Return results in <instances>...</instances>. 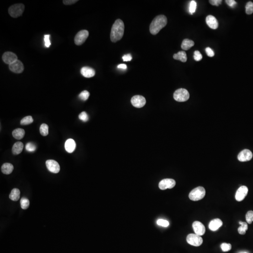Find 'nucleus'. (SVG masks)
<instances>
[{"mask_svg": "<svg viewBox=\"0 0 253 253\" xmlns=\"http://www.w3.org/2000/svg\"><path fill=\"white\" fill-rule=\"evenodd\" d=\"M124 32V24L121 19L116 20L112 27L110 39L112 42L120 41L123 37Z\"/></svg>", "mask_w": 253, "mask_h": 253, "instance_id": "f257e3e1", "label": "nucleus"}, {"mask_svg": "<svg viewBox=\"0 0 253 253\" xmlns=\"http://www.w3.org/2000/svg\"><path fill=\"white\" fill-rule=\"evenodd\" d=\"M168 23V19L164 15H159L152 20L150 26V31L152 35H156L160 30L165 27Z\"/></svg>", "mask_w": 253, "mask_h": 253, "instance_id": "f03ea898", "label": "nucleus"}, {"mask_svg": "<svg viewBox=\"0 0 253 253\" xmlns=\"http://www.w3.org/2000/svg\"><path fill=\"white\" fill-rule=\"evenodd\" d=\"M206 191L203 187H198L192 190L189 194V198L191 200L197 201L203 198L205 196Z\"/></svg>", "mask_w": 253, "mask_h": 253, "instance_id": "7ed1b4c3", "label": "nucleus"}, {"mask_svg": "<svg viewBox=\"0 0 253 253\" xmlns=\"http://www.w3.org/2000/svg\"><path fill=\"white\" fill-rule=\"evenodd\" d=\"M25 10V6L23 4H16L10 7L9 13L11 17L17 18L22 16Z\"/></svg>", "mask_w": 253, "mask_h": 253, "instance_id": "20e7f679", "label": "nucleus"}, {"mask_svg": "<svg viewBox=\"0 0 253 253\" xmlns=\"http://www.w3.org/2000/svg\"><path fill=\"white\" fill-rule=\"evenodd\" d=\"M174 98L177 101H186L190 98V93L185 89L180 88L174 92Z\"/></svg>", "mask_w": 253, "mask_h": 253, "instance_id": "39448f33", "label": "nucleus"}, {"mask_svg": "<svg viewBox=\"0 0 253 253\" xmlns=\"http://www.w3.org/2000/svg\"><path fill=\"white\" fill-rule=\"evenodd\" d=\"M187 241L192 246L198 247L203 243V239L199 235L195 234H191L187 237Z\"/></svg>", "mask_w": 253, "mask_h": 253, "instance_id": "423d86ee", "label": "nucleus"}, {"mask_svg": "<svg viewBox=\"0 0 253 253\" xmlns=\"http://www.w3.org/2000/svg\"><path fill=\"white\" fill-rule=\"evenodd\" d=\"M89 32L87 30H82L78 32L75 37V44L77 45H81L85 41L89 36Z\"/></svg>", "mask_w": 253, "mask_h": 253, "instance_id": "0eeeda50", "label": "nucleus"}, {"mask_svg": "<svg viewBox=\"0 0 253 253\" xmlns=\"http://www.w3.org/2000/svg\"><path fill=\"white\" fill-rule=\"evenodd\" d=\"M176 185V182L174 179H165L162 180L159 182V187L160 190H165L168 188H173Z\"/></svg>", "mask_w": 253, "mask_h": 253, "instance_id": "6e6552de", "label": "nucleus"}, {"mask_svg": "<svg viewBox=\"0 0 253 253\" xmlns=\"http://www.w3.org/2000/svg\"><path fill=\"white\" fill-rule=\"evenodd\" d=\"M248 189L245 186H242L238 189L235 194V199L238 202H241L244 199L248 193Z\"/></svg>", "mask_w": 253, "mask_h": 253, "instance_id": "1a4fd4ad", "label": "nucleus"}, {"mask_svg": "<svg viewBox=\"0 0 253 253\" xmlns=\"http://www.w3.org/2000/svg\"><path fill=\"white\" fill-rule=\"evenodd\" d=\"M131 104L136 108H143L146 104V99L143 96L140 95L134 96L131 99Z\"/></svg>", "mask_w": 253, "mask_h": 253, "instance_id": "9d476101", "label": "nucleus"}, {"mask_svg": "<svg viewBox=\"0 0 253 253\" xmlns=\"http://www.w3.org/2000/svg\"><path fill=\"white\" fill-rule=\"evenodd\" d=\"M46 166L50 172L57 174L60 172V166L57 162L54 160H48L46 162Z\"/></svg>", "mask_w": 253, "mask_h": 253, "instance_id": "9b49d317", "label": "nucleus"}, {"mask_svg": "<svg viewBox=\"0 0 253 253\" xmlns=\"http://www.w3.org/2000/svg\"><path fill=\"white\" fill-rule=\"evenodd\" d=\"M253 154L250 150L245 149L240 152L238 155V159L241 162H246L252 159Z\"/></svg>", "mask_w": 253, "mask_h": 253, "instance_id": "f8f14e48", "label": "nucleus"}, {"mask_svg": "<svg viewBox=\"0 0 253 253\" xmlns=\"http://www.w3.org/2000/svg\"><path fill=\"white\" fill-rule=\"evenodd\" d=\"M192 227L195 234L198 235L202 236L205 232V227L203 224L200 222L198 221H194L192 224Z\"/></svg>", "mask_w": 253, "mask_h": 253, "instance_id": "ddd939ff", "label": "nucleus"}, {"mask_svg": "<svg viewBox=\"0 0 253 253\" xmlns=\"http://www.w3.org/2000/svg\"><path fill=\"white\" fill-rule=\"evenodd\" d=\"M9 69L15 73H21L24 70L23 64L21 61L17 60L14 63L9 65Z\"/></svg>", "mask_w": 253, "mask_h": 253, "instance_id": "4468645a", "label": "nucleus"}, {"mask_svg": "<svg viewBox=\"0 0 253 253\" xmlns=\"http://www.w3.org/2000/svg\"><path fill=\"white\" fill-rule=\"evenodd\" d=\"M3 60L5 63L10 65L17 61V57L13 53L10 52H7L4 53L3 54Z\"/></svg>", "mask_w": 253, "mask_h": 253, "instance_id": "2eb2a0df", "label": "nucleus"}, {"mask_svg": "<svg viewBox=\"0 0 253 253\" xmlns=\"http://www.w3.org/2000/svg\"><path fill=\"white\" fill-rule=\"evenodd\" d=\"M206 22L209 27L212 29H216L219 26L218 20L215 17L212 15H209L207 17Z\"/></svg>", "mask_w": 253, "mask_h": 253, "instance_id": "dca6fc26", "label": "nucleus"}, {"mask_svg": "<svg viewBox=\"0 0 253 253\" xmlns=\"http://www.w3.org/2000/svg\"><path fill=\"white\" fill-rule=\"evenodd\" d=\"M223 222L220 219H213L209 225V227L212 231H216L218 230L220 227L222 226Z\"/></svg>", "mask_w": 253, "mask_h": 253, "instance_id": "f3484780", "label": "nucleus"}, {"mask_svg": "<svg viewBox=\"0 0 253 253\" xmlns=\"http://www.w3.org/2000/svg\"><path fill=\"white\" fill-rule=\"evenodd\" d=\"M81 73L84 77L91 78L95 75L94 69L89 67H83L81 69Z\"/></svg>", "mask_w": 253, "mask_h": 253, "instance_id": "a211bd4d", "label": "nucleus"}, {"mask_svg": "<svg viewBox=\"0 0 253 253\" xmlns=\"http://www.w3.org/2000/svg\"><path fill=\"white\" fill-rule=\"evenodd\" d=\"M76 144L75 141L72 139H69L66 141L65 148L68 153H72L76 149Z\"/></svg>", "mask_w": 253, "mask_h": 253, "instance_id": "6ab92c4d", "label": "nucleus"}, {"mask_svg": "<svg viewBox=\"0 0 253 253\" xmlns=\"http://www.w3.org/2000/svg\"><path fill=\"white\" fill-rule=\"evenodd\" d=\"M23 144L22 142H16L13 146L12 150L13 154L14 155H18L21 153L23 150Z\"/></svg>", "mask_w": 253, "mask_h": 253, "instance_id": "aec40b11", "label": "nucleus"}, {"mask_svg": "<svg viewBox=\"0 0 253 253\" xmlns=\"http://www.w3.org/2000/svg\"><path fill=\"white\" fill-rule=\"evenodd\" d=\"M14 166L10 163H4L1 166V170L3 174H10L13 171Z\"/></svg>", "mask_w": 253, "mask_h": 253, "instance_id": "412c9836", "label": "nucleus"}, {"mask_svg": "<svg viewBox=\"0 0 253 253\" xmlns=\"http://www.w3.org/2000/svg\"><path fill=\"white\" fill-rule=\"evenodd\" d=\"M174 59L179 60L183 63H185L187 61V54L185 51H180L177 54H174L173 56Z\"/></svg>", "mask_w": 253, "mask_h": 253, "instance_id": "4be33fe9", "label": "nucleus"}, {"mask_svg": "<svg viewBox=\"0 0 253 253\" xmlns=\"http://www.w3.org/2000/svg\"><path fill=\"white\" fill-rule=\"evenodd\" d=\"M25 134V130H23L22 128H17L14 130L12 132L13 136L16 139H21L24 137Z\"/></svg>", "mask_w": 253, "mask_h": 253, "instance_id": "5701e85b", "label": "nucleus"}, {"mask_svg": "<svg viewBox=\"0 0 253 253\" xmlns=\"http://www.w3.org/2000/svg\"><path fill=\"white\" fill-rule=\"evenodd\" d=\"M20 192L18 188H14L9 195V197L11 200L17 201L19 199Z\"/></svg>", "mask_w": 253, "mask_h": 253, "instance_id": "b1692460", "label": "nucleus"}, {"mask_svg": "<svg viewBox=\"0 0 253 253\" xmlns=\"http://www.w3.org/2000/svg\"><path fill=\"white\" fill-rule=\"evenodd\" d=\"M194 45V43L193 41L186 39H184L182 41L181 45V48L184 50H188L193 47Z\"/></svg>", "mask_w": 253, "mask_h": 253, "instance_id": "393cba45", "label": "nucleus"}, {"mask_svg": "<svg viewBox=\"0 0 253 253\" xmlns=\"http://www.w3.org/2000/svg\"><path fill=\"white\" fill-rule=\"evenodd\" d=\"M241 226L238 229V231L240 234L244 235L246 234V231L248 229V225L247 223L244 222H239Z\"/></svg>", "mask_w": 253, "mask_h": 253, "instance_id": "a878e982", "label": "nucleus"}, {"mask_svg": "<svg viewBox=\"0 0 253 253\" xmlns=\"http://www.w3.org/2000/svg\"><path fill=\"white\" fill-rule=\"evenodd\" d=\"M20 205L21 208L23 210H26L28 209L29 207V200L26 197H22L20 200Z\"/></svg>", "mask_w": 253, "mask_h": 253, "instance_id": "bb28decb", "label": "nucleus"}, {"mask_svg": "<svg viewBox=\"0 0 253 253\" xmlns=\"http://www.w3.org/2000/svg\"><path fill=\"white\" fill-rule=\"evenodd\" d=\"M33 118L31 116H26L22 119L20 121V124L22 125H27L30 124L33 122Z\"/></svg>", "mask_w": 253, "mask_h": 253, "instance_id": "cd10ccee", "label": "nucleus"}, {"mask_svg": "<svg viewBox=\"0 0 253 253\" xmlns=\"http://www.w3.org/2000/svg\"><path fill=\"white\" fill-rule=\"evenodd\" d=\"M40 132L42 136H45L48 134V126L46 124L43 123L40 127Z\"/></svg>", "mask_w": 253, "mask_h": 253, "instance_id": "c85d7f7f", "label": "nucleus"}, {"mask_svg": "<svg viewBox=\"0 0 253 253\" xmlns=\"http://www.w3.org/2000/svg\"><path fill=\"white\" fill-rule=\"evenodd\" d=\"M246 12L248 15L252 14L253 13V3L249 1L246 5Z\"/></svg>", "mask_w": 253, "mask_h": 253, "instance_id": "c756f323", "label": "nucleus"}, {"mask_svg": "<svg viewBox=\"0 0 253 253\" xmlns=\"http://www.w3.org/2000/svg\"><path fill=\"white\" fill-rule=\"evenodd\" d=\"M90 93L88 91H83L80 93L79 95V98L81 100L86 101L88 99Z\"/></svg>", "mask_w": 253, "mask_h": 253, "instance_id": "7c9ffc66", "label": "nucleus"}, {"mask_svg": "<svg viewBox=\"0 0 253 253\" xmlns=\"http://www.w3.org/2000/svg\"><path fill=\"white\" fill-rule=\"evenodd\" d=\"M246 219L247 223L251 224L253 222V211L250 210L247 213Z\"/></svg>", "mask_w": 253, "mask_h": 253, "instance_id": "2f4dec72", "label": "nucleus"}, {"mask_svg": "<svg viewBox=\"0 0 253 253\" xmlns=\"http://www.w3.org/2000/svg\"><path fill=\"white\" fill-rule=\"evenodd\" d=\"M26 149L29 152H34L36 150V147L34 144L32 143H28L26 146Z\"/></svg>", "mask_w": 253, "mask_h": 253, "instance_id": "473e14b6", "label": "nucleus"}, {"mask_svg": "<svg viewBox=\"0 0 253 253\" xmlns=\"http://www.w3.org/2000/svg\"><path fill=\"white\" fill-rule=\"evenodd\" d=\"M197 4L194 1H192L190 3V12L191 14H193L194 13L196 12V9Z\"/></svg>", "mask_w": 253, "mask_h": 253, "instance_id": "72a5a7b5", "label": "nucleus"}, {"mask_svg": "<svg viewBox=\"0 0 253 253\" xmlns=\"http://www.w3.org/2000/svg\"><path fill=\"white\" fill-rule=\"evenodd\" d=\"M221 248L223 252H228L232 249V245L230 243H223L221 245Z\"/></svg>", "mask_w": 253, "mask_h": 253, "instance_id": "f704fd0d", "label": "nucleus"}, {"mask_svg": "<svg viewBox=\"0 0 253 253\" xmlns=\"http://www.w3.org/2000/svg\"><path fill=\"white\" fill-rule=\"evenodd\" d=\"M79 118L83 122H86L89 120L88 114L85 112H83L79 115Z\"/></svg>", "mask_w": 253, "mask_h": 253, "instance_id": "c9c22d12", "label": "nucleus"}, {"mask_svg": "<svg viewBox=\"0 0 253 253\" xmlns=\"http://www.w3.org/2000/svg\"><path fill=\"white\" fill-rule=\"evenodd\" d=\"M156 223L158 225H160V226H163V227H168L169 225V223L168 221L166 220H164L162 219H159L158 221H156Z\"/></svg>", "mask_w": 253, "mask_h": 253, "instance_id": "e433bc0d", "label": "nucleus"}, {"mask_svg": "<svg viewBox=\"0 0 253 253\" xmlns=\"http://www.w3.org/2000/svg\"><path fill=\"white\" fill-rule=\"evenodd\" d=\"M50 35H45L44 36V42H45V46L46 48H49L51 43L50 41Z\"/></svg>", "mask_w": 253, "mask_h": 253, "instance_id": "4c0bfd02", "label": "nucleus"}, {"mask_svg": "<svg viewBox=\"0 0 253 253\" xmlns=\"http://www.w3.org/2000/svg\"><path fill=\"white\" fill-rule=\"evenodd\" d=\"M194 58L196 61H200L203 58V56L199 51H196L194 52Z\"/></svg>", "mask_w": 253, "mask_h": 253, "instance_id": "58836bf2", "label": "nucleus"}, {"mask_svg": "<svg viewBox=\"0 0 253 253\" xmlns=\"http://www.w3.org/2000/svg\"><path fill=\"white\" fill-rule=\"evenodd\" d=\"M205 51L208 56L212 57L214 56L215 54H214V51L210 48H209V47L205 49Z\"/></svg>", "mask_w": 253, "mask_h": 253, "instance_id": "ea45409f", "label": "nucleus"}, {"mask_svg": "<svg viewBox=\"0 0 253 253\" xmlns=\"http://www.w3.org/2000/svg\"><path fill=\"white\" fill-rule=\"evenodd\" d=\"M209 2L212 5L219 6V5H220L222 3V0H210Z\"/></svg>", "mask_w": 253, "mask_h": 253, "instance_id": "a19ab883", "label": "nucleus"}, {"mask_svg": "<svg viewBox=\"0 0 253 253\" xmlns=\"http://www.w3.org/2000/svg\"><path fill=\"white\" fill-rule=\"evenodd\" d=\"M225 2L228 6L232 8L234 7L237 4L236 1L234 0H226Z\"/></svg>", "mask_w": 253, "mask_h": 253, "instance_id": "79ce46f5", "label": "nucleus"}, {"mask_svg": "<svg viewBox=\"0 0 253 253\" xmlns=\"http://www.w3.org/2000/svg\"><path fill=\"white\" fill-rule=\"evenodd\" d=\"M78 1L77 0H64L63 1V3L66 5H72L73 4L77 3Z\"/></svg>", "mask_w": 253, "mask_h": 253, "instance_id": "37998d69", "label": "nucleus"}, {"mask_svg": "<svg viewBox=\"0 0 253 253\" xmlns=\"http://www.w3.org/2000/svg\"><path fill=\"white\" fill-rule=\"evenodd\" d=\"M122 59H123L124 61H130L132 59V56L130 54H125L122 57Z\"/></svg>", "mask_w": 253, "mask_h": 253, "instance_id": "c03bdc74", "label": "nucleus"}, {"mask_svg": "<svg viewBox=\"0 0 253 253\" xmlns=\"http://www.w3.org/2000/svg\"><path fill=\"white\" fill-rule=\"evenodd\" d=\"M118 68L119 69H123V70H126L127 68V65L125 64H121L120 65L118 66Z\"/></svg>", "mask_w": 253, "mask_h": 253, "instance_id": "a18cd8bd", "label": "nucleus"}, {"mask_svg": "<svg viewBox=\"0 0 253 253\" xmlns=\"http://www.w3.org/2000/svg\"></svg>", "mask_w": 253, "mask_h": 253, "instance_id": "49530a36", "label": "nucleus"}]
</instances>
